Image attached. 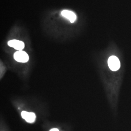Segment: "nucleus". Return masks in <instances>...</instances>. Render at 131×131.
Instances as JSON below:
<instances>
[{"mask_svg":"<svg viewBox=\"0 0 131 131\" xmlns=\"http://www.w3.org/2000/svg\"><path fill=\"white\" fill-rule=\"evenodd\" d=\"M108 65L110 69L113 71H117L121 67V63L118 58L115 56H110L108 60Z\"/></svg>","mask_w":131,"mask_h":131,"instance_id":"obj_1","label":"nucleus"},{"mask_svg":"<svg viewBox=\"0 0 131 131\" xmlns=\"http://www.w3.org/2000/svg\"><path fill=\"white\" fill-rule=\"evenodd\" d=\"M14 59L20 63H26L28 62L29 57L28 54L23 51H19L14 54Z\"/></svg>","mask_w":131,"mask_h":131,"instance_id":"obj_2","label":"nucleus"},{"mask_svg":"<svg viewBox=\"0 0 131 131\" xmlns=\"http://www.w3.org/2000/svg\"><path fill=\"white\" fill-rule=\"evenodd\" d=\"M7 44L9 46L13 48L15 50H18V51H22L25 47V44L24 42L17 39L9 40Z\"/></svg>","mask_w":131,"mask_h":131,"instance_id":"obj_3","label":"nucleus"},{"mask_svg":"<svg viewBox=\"0 0 131 131\" xmlns=\"http://www.w3.org/2000/svg\"><path fill=\"white\" fill-rule=\"evenodd\" d=\"M61 15L64 18L69 19L71 23H73L74 22H75L77 19V16L76 14L70 10H63L61 12Z\"/></svg>","mask_w":131,"mask_h":131,"instance_id":"obj_4","label":"nucleus"},{"mask_svg":"<svg viewBox=\"0 0 131 131\" xmlns=\"http://www.w3.org/2000/svg\"><path fill=\"white\" fill-rule=\"evenodd\" d=\"M21 117L28 123H33L35 121L36 116L34 113L24 111L21 113Z\"/></svg>","mask_w":131,"mask_h":131,"instance_id":"obj_5","label":"nucleus"},{"mask_svg":"<svg viewBox=\"0 0 131 131\" xmlns=\"http://www.w3.org/2000/svg\"><path fill=\"white\" fill-rule=\"evenodd\" d=\"M50 131H59V130L58 129H57V128H53V129H52L51 130H50Z\"/></svg>","mask_w":131,"mask_h":131,"instance_id":"obj_6","label":"nucleus"}]
</instances>
